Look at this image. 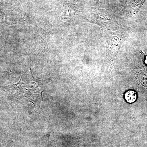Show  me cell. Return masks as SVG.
<instances>
[{
	"label": "cell",
	"instance_id": "1",
	"mask_svg": "<svg viewBox=\"0 0 147 147\" xmlns=\"http://www.w3.org/2000/svg\"><path fill=\"white\" fill-rule=\"evenodd\" d=\"M123 39V38L120 34H111L109 35L108 44L109 56L114 57L117 56Z\"/></svg>",
	"mask_w": 147,
	"mask_h": 147
},
{
	"label": "cell",
	"instance_id": "2",
	"mask_svg": "<svg viewBox=\"0 0 147 147\" xmlns=\"http://www.w3.org/2000/svg\"><path fill=\"white\" fill-rule=\"evenodd\" d=\"M125 98L127 102H132L137 99V94L133 91L127 92L125 94Z\"/></svg>",
	"mask_w": 147,
	"mask_h": 147
}]
</instances>
